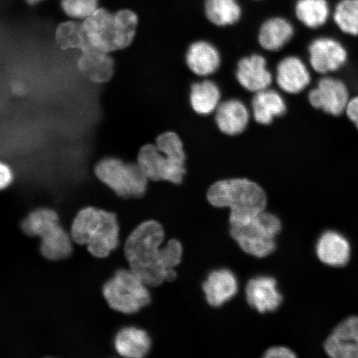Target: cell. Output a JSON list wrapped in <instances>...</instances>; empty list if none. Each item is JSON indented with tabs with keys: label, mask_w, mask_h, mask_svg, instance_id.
Here are the masks:
<instances>
[{
	"label": "cell",
	"mask_w": 358,
	"mask_h": 358,
	"mask_svg": "<svg viewBox=\"0 0 358 358\" xmlns=\"http://www.w3.org/2000/svg\"><path fill=\"white\" fill-rule=\"evenodd\" d=\"M56 41L64 50L78 49L80 52L92 48L90 44L83 22L69 21L62 22L56 30Z\"/></svg>",
	"instance_id": "27"
},
{
	"label": "cell",
	"mask_w": 358,
	"mask_h": 358,
	"mask_svg": "<svg viewBox=\"0 0 358 358\" xmlns=\"http://www.w3.org/2000/svg\"><path fill=\"white\" fill-rule=\"evenodd\" d=\"M26 1L28 2L29 4H32V6H34V4L41 2L42 0H26Z\"/></svg>",
	"instance_id": "34"
},
{
	"label": "cell",
	"mask_w": 358,
	"mask_h": 358,
	"mask_svg": "<svg viewBox=\"0 0 358 358\" xmlns=\"http://www.w3.org/2000/svg\"><path fill=\"white\" fill-rule=\"evenodd\" d=\"M186 155L181 138L169 131L159 134L155 145L143 146L137 163L149 180L180 185L186 174Z\"/></svg>",
	"instance_id": "3"
},
{
	"label": "cell",
	"mask_w": 358,
	"mask_h": 358,
	"mask_svg": "<svg viewBox=\"0 0 358 358\" xmlns=\"http://www.w3.org/2000/svg\"><path fill=\"white\" fill-rule=\"evenodd\" d=\"M13 180L12 170L7 164L0 161V191L6 189Z\"/></svg>",
	"instance_id": "32"
},
{
	"label": "cell",
	"mask_w": 358,
	"mask_h": 358,
	"mask_svg": "<svg viewBox=\"0 0 358 358\" xmlns=\"http://www.w3.org/2000/svg\"><path fill=\"white\" fill-rule=\"evenodd\" d=\"M236 76L241 87L254 93L268 89L273 80L266 58L258 55L241 58Z\"/></svg>",
	"instance_id": "14"
},
{
	"label": "cell",
	"mask_w": 358,
	"mask_h": 358,
	"mask_svg": "<svg viewBox=\"0 0 358 358\" xmlns=\"http://www.w3.org/2000/svg\"><path fill=\"white\" fill-rule=\"evenodd\" d=\"M316 255L324 265L341 267L351 258V245L345 236L335 231H327L317 241Z\"/></svg>",
	"instance_id": "17"
},
{
	"label": "cell",
	"mask_w": 358,
	"mask_h": 358,
	"mask_svg": "<svg viewBox=\"0 0 358 358\" xmlns=\"http://www.w3.org/2000/svg\"><path fill=\"white\" fill-rule=\"evenodd\" d=\"M250 112L243 101L236 99L220 103L215 111V122L223 134L237 136L248 127Z\"/></svg>",
	"instance_id": "19"
},
{
	"label": "cell",
	"mask_w": 358,
	"mask_h": 358,
	"mask_svg": "<svg viewBox=\"0 0 358 358\" xmlns=\"http://www.w3.org/2000/svg\"><path fill=\"white\" fill-rule=\"evenodd\" d=\"M308 61L320 74L334 73L346 64L348 52L338 40L323 37L313 40L308 46Z\"/></svg>",
	"instance_id": "10"
},
{
	"label": "cell",
	"mask_w": 358,
	"mask_h": 358,
	"mask_svg": "<svg viewBox=\"0 0 358 358\" xmlns=\"http://www.w3.org/2000/svg\"><path fill=\"white\" fill-rule=\"evenodd\" d=\"M70 234L76 243L86 245L92 256L108 257L119 245L117 217L104 210L84 208L75 217Z\"/></svg>",
	"instance_id": "4"
},
{
	"label": "cell",
	"mask_w": 358,
	"mask_h": 358,
	"mask_svg": "<svg viewBox=\"0 0 358 358\" xmlns=\"http://www.w3.org/2000/svg\"><path fill=\"white\" fill-rule=\"evenodd\" d=\"M151 338L145 330L127 327L120 331L115 338L116 352L124 357L142 358L150 351Z\"/></svg>",
	"instance_id": "22"
},
{
	"label": "cell",
	"mask_w": 358,
	"mask_h": 358,
	"mask_svg": "<svg viewBox=\"0 0 358 358\" xmlns=\"http://www.w3.org/2000/svg\"><path fill=\"white\" fill-rule=\"evenodd\" d=\"M164 230L158 222H144L129 236L124 255L129 270L148 286H158L176 278V268L182 257V245L172 239L163 246Z\"/></svg>",
	"instance_id": "1"
},
{
	"label": "cell",
	"mask_w": 358,
	"mask_h": 358,
	"mask_svg": "<svg viewBox=\"0 0 358 358\" xmlns=\"http://www.w3.org/2000/svg\"><path fill=\"white\" fill-rule=\"evenodd\" d=\"M90 44L98 50L111 52L117 51L115 44L114 13L98 8L83 22Z\"/></svg>",
	"instance_id": "12"
},
{
	"label": "cell",
	"mask_w": 358,
	"mask_h": 358,
	"mask_svg": "<svg viewBox=\"0 0 358 358\" xmlns=\"http://www.w3.org/2000/svg\"><path fill=\"white\" fill-rule=\"evenodd\" d=\"M98 178L123 199H138L145 194L149 179L140 165L107 157L96 165Z\"/></svg>",
	"instance_id": "7"
},
{
	"label": "cell",
	"mask_w": 358,
	"mask_h": 358,
	"mask_svg": "<svg viewBox=\"0 0 358 358\" xmlns=\"http://www.w3.org/2000/svg\"><path fill=\"white\" fill-rule=\"evenodd\" d=\"M345 113L358 129V95L350 98L346 107Z\"/></svg>",
	"instance_id": "33"
},
{
	"label": "cell",
	"mask_w": 358,
	"mask_h": 358,
	"mask_svg": "<svg viewBox=\"0 0 358 358\" xmlns=\"http://www.w3.org/2000/svg\"><path fill=\"white\" fill-rule=\"evenodd\" d=\"M245 298L250 307L262 313L278 310L283 301L275 279L266 275L255 277L248 281Z\"/></svg>",
	"instance_id": "13"
},
{
	"label": "cell",
	"mask_w": 358,
	"mask_h": 358,
	"mask_svg": "<svg viewBox=\"0 0 358 358\" xmlns=\"http://www.w3.org/2000/svg\"><path fill=\"white\" fill-rule=\"evenodd\" d=\"M207 199L216 208H230L231 227H240L265 211L267 198L257 182L246 178L217 181L209 187Z\"/></svg>",
	"instance_id": "2"
},
{
	"label": "cell",
	"mask_w": 358,
	"mask_h": 358,
	"mask_svg": "<svg viewBox=\"0 0 358 358\" xmlns=\"http://www.w3.org/2000/svg\"><path fill=\"white\" fill-rule=\"evenodd\" d=\"M108 306L115 311L134 313L149 306L151 295L148 285L131 270H120L103 287Z\"/></svg>",
	"instance_id": "8"
},
{
	"label": "cell",
	"mask_w": 358,
	"mask_h": 358,
	"mask_svg": "<svg viewBox=\"0 0 358 358\" xmlns=\"http://www.w3.org/2000/svg\"><path fill=\"white\" fill-rule=\"evenodd\" d=\"M204 11L208 20L218 27L234 25L243 15L238 0H205Z\"/></svg>",
	"instance_id": "25"
},
{
	"label": "cell",
	"mask_w": 358,
	"mask_h": 358,
	"mask_svg": "<svg viewBox=\"0 0 358 358\" xmlns=\"http://www.w3.org/2000/svg\"><path fill=\"white\" fill-rule=\"evenodd\" d=\"M115 44L117 50L127 48L136 37L138 24L136 13L122 10L114 13Z\"/></svg>",
	"instance_id": "28"
},
{
	"label": "cell",
	"mask_w": 358,
	"mask_h": 358,
	"mask_svg": "<svg viewBox=\"0 0 358 358\" xmlns=\"http://www.w3.org/2000/svg\"><path fill=\"white\" fill-rule=\"evenodd\" d=\"M78 66L85 78L95 83L108 82L114 75V60L109 53L94 48L82 52Z\"/></svg>",
	"instance_id": "18"
},
{
	"label": "cell",
	"mask_w": 358,
	"mask_h": 358,
	"mask_svg": "<svg viewBox=\"0 0 358 358\" xmlns=\"http://www.w3.org/2000/svg\"><path fill=\"white\" fill-rule=\"evenodd\" d=\"M276 82L286 93H301L310 84V70L301 58L296 56L285 57L277 66Z\"/></svg>",
	"instance_id": "16"
},
{
	"label": "cell",
	"mask_w": 358,
	"mask_h": 358,
	"mask_svg": "<svg viewBox=\"0 0 358 358\" xmlns=\"http://www.w3.org/2000/svg\"><path fill=\"white\" fill-rule=\"evenodd\" d=\"M334 20L343 34L358 36V0H341L335 7Z\"/></svg>",
	"instance_id": "29"
},
{
	"label": "cell",
	"mask_w": 358,
	"mask_h": 358,
	"mask_svg": "<svg viewBox=\"0 0 358 358\" xmlns=\"http://www.w3.org/2000/svg\"><path fill=\"white\" fill-rule=\"evenodd\" d=\"M278 217L263 211L245 225L231 227V235L241 250L257 258H265L275 252L276 236L281 231Z\"/></svg>",
	"instance_id": "6"
},
{
	"label": "cell",
	"mask_w": 358,
	"mask_h": 358,
	"mask_svg": "<svg viewBox=\"0 0 358 358\" xmlns=\"http://www.w3.org/2000/svg\"><path fill=\"white\" fill-rule=\"evenodd\" d=\"M186 62L192 73L199 77H208L216 73L220 66V53L212 43L196 41L187 49Z\"/></svg>",
	"instance_id": "20"
},
{
	"label": "cell",
	"mask_w": 358,
	"mask_h": 358,
	"mask_svg": "<svg viewBox=\"0 0 358 358\" xmlns=\"http://www.w3.org/2000/svg\"><path fill=\"white\" fill-rule=\"evenodd\" d=\"M264 357L266 358H294L296 357V355L286 347H273L268 349Z\"/></svg>",
	"instance_id": "31"
},
{
	"label": "cell",
	"mask_w": 358,
	"mask_h": 358,
	"mask_svg": "<svg viewBox=\"0 0 358 358\" xmlns=\"http://www.w3.org/2000/svg\"><path fill=\"white\" fill-rule=\"evenodd\" d=\"M294 34V26L289 20L281 17H271L259 29V43L267 51H279L292 39Z\"/></svg>",
	"instance_id": "21"
},
{
	"label": "cell",
	"mask_w": 358,
	"mask_h": 358,
	"mask_svg": "<svg viewBox=\"0 0 358 358\" xmlns=\"http://www.w3.org/2000/svg\"><path fill=\"white\" fill-rule=\"evenodd\" d=\"M189 99L196 113L208 115L216 111L220 105L221 92L216 83L205 80L192 85Z\"/></svg>",
	"instance_id": "24"
},
{
	"label": "cell",
	"mask_w": 358,
	"mask_h": 358,
	"mask_svg": "<svg viewBox=\"0 0 358 358\" xmlns=\"http://www.w3.org/2000/svg\"><path fill=\"white\" fill-rule=\"evenodd\" d=\"M308 99L313 108L333 116H339L345 112L350 97L348 87L343 80L325 77L308 93Z\"/></svg>",
	"instance_id": "9"
},
{
	"label": "cell",
	"mask_w": 358,
	"mask_h": 358,
	"mask_svg": "<svg viewBox=\"0 0 358 358\" xmlns=\"http://www.w3.org/2000/svg\"><path fill=\"white\" fill-rule=\"evenodd\" d=\"M238 288L236 276L227 268H219L209 273L203 284L206 301L215 308L230 301L238 292Z\"/></svg>",
	"instance_id": "15"
},
{
	"label": "cell",
	"mask_w": 358,
	"mask_h": 358,
	"mask_svg": "<svg viewBox=\"0 0 358 358\" xmlns=\"http://www.w3.org/2000/svg\"><path fill=\"white\" fill-rule=\"evenodd\" d=\"M324 348L332 358H358V316L340 322L327 337Z\"/></svg>",
	"instance_id": "11"
},
{
	"label": "cell",
	"mask_w": 358,
	"mask_h": 358,
	"mask_svg": "<svg viewBox=\"0 0 358 358\" xmlns=\"http://www.w3.org/2000/svg\"><path fill=\"white\" fill-rule=\"evenodd\" d=\"M294 12L299 21L312 29L324 26L330 15V8L327 0H297Z\"/></svg>",
	"instance_id": "26"
},
{
	"label": "cell",
	"mask_w": 358,
	"mask_h": 358,
	"mask_svg": "<svg viewBox=\"0 0 358 358\" xmlns=\"http://www.w3.org/2000/svg\"><path fill=\"white\" fill-rule=\"evenodd\" d=\"M27 235L41 239L40 250L51 261L66 259L73 252V238L62 227L59 217L52 209L39 208L31 213L22 222Z\"/></svg>",
	"instance_id": "5"
},
{
	"label": "cell",
	"mask_w": 358,
	"mask_h": 358,
	"mask_svg": "<svg viewBox=\"0 0 358 358\" xmlns=\"http://www.w3.org/2000/svg\"><path fill=\"white\" fill-rule=\"evenodd\" d=\"M255 120L261 124H270L275 117L286 112L284 98L274 90L266 89L256 93L252 100Z\"/></svg>",
	"instance_id": "23"
},
{
	"label": "cell",
	"mask_w": 358,
	"mask_h": 358,
	"mask_svg": "<svg viewBox=\"0 0 358 358\" xmlns=\"http://www.w3.org/2000/svg\"><path fill=\"white\" fill-rule=\"evenodd\" d=\"M62 10L74 20H86L98 8V0H62Z\"/></svg>",
	"instance_id": "30"
}]
</instances>
